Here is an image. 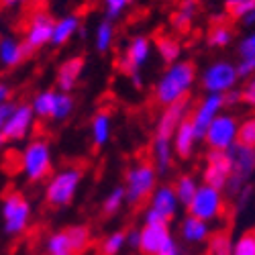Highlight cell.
Listing matches in <instances>:
<instances>
[{
	"label": "cell",
	"mask_w": 255,
	"mask_h": 255,
	"mask_svg": "<svg viewBox=\"0 0 255 255\" xmlns=\"http://www.w3.org/2000/svg\"><path fill=\"white\" fill-rule=\"evenodd\" d=\"M27 49L23 41H16L14 37H2L0 39V63L6 68H16L18 63H23L27 57Z\"/></svg>",
	"instance_id": "obj_26"
},
{
	"label": "cell",
	"mask_w": 255,
	"mask_h": 255,
	"mask_svg": "<svg viewBox=\"0 0 255 255\" xmlns=\"http://www.w3.org/2000/svg\"><path fill=\"white\" fill-rule=\"evenodd\" d=\"M172 186H174V192H176L180 204L188 208V204L194 200V196H196V192H198L200 182H198L192 174H182V176L176 178V182H174Z\"/></svg>",
	"instance_id": "obj_28"
},
{
	"label": "cell",
	"mask_w": 255,
	"mask_h": 255,
	"mask_svg": "<svg viewBox=\"0 0 255 255\" xmlns=\"http://www.w3.org/2000/svg\"><path fill=\"white\" fill-rule=\"evenodd\" d=\"M180 200L174 192V186H157L155 192L149 198V206H147L143 223H172L178 215Z\"/></svg>",
	"instance_id": "obj_10"
},
{
	"label": "cell",
	"mask_w": 255,
	"mask_h": 255,
	"mask_svg": "<svg viewBox=\"0 0 255 255\" xmlns=\"http://www.w3.org/2000/svg\"><path fill=\"white\" fill-rule=\"evenodd\" d=\"M225 14L229 20H243L253 12L255 8V0H225Z\"/></svg>",
	"instance_id": "obj_33"
},
{
	"label": "cell",
	"mask_w": 255,
	"mask_h": 255,
	"mask_svg": "<svg viewBox=\"0 0 255 255\" xmlns=\"http://www.w3.org/2000/svg\"><path fill=\"white\" fill-rule=\"evenodd\" d=\"M186 210H188L190 217L202 219L206 223L219 221L227 210V196H225V192H221V190H217V188L200 184L194 200L188 204Z\"/></svg>",
	"instance_id": "obj_8"
},
{
	"label": "cell",
	"mask_w": 255,
	"mask_h": 255,
	"mask_svg": "<svg viewBox=\"0 0 255 255\" xmlns=\"http://www.w3.org/2000/svg\"><path fill=\"white\" fill-rule=\"evenodd\" d=\"M149 155H151V163L155 165L157 174H167L169 169L174 165V143L172 139H165V137H157L153 135V141H151V149H149Z\"/></svg>",
	"instance_id": "obj_19"
},
{
	"label": "cell",
	"mask_w": 255,
	"mask_h": 255,
	"mask_svg": "<svg viewBox=\"0 0 255 255\" xmlns=\"http://www.w3.org/2000/svg\"><path fill=\"white\" fill-rule=\"evenodd\" d=\"M35 117H37V115H35V111H33L31 104H27V102H16L12 115L8 117L4 129H2L4 139H6V141H23V139L31 133V129H33Z\"/></svg>",
	"instance_id": "obj_16"
},
{
	"label": "cell",
	"mask_w": 255,
	"mask_h": 255,
	"mask_svg": "<svg viewBox=\"0 0 255 255\" xmlns=\"http://www.w3.org/2000/svg\"><path fill=\"white\" fill-rule=\"evenodd\" d=\"M111 133H113V117L109 109H100L90 123V137H92V145L96 149H102V147L111 141Z\"/></svg>",
	"instance_id": "obj_24"
},
{
	"label": "cell",
	"mask_w": 255,
	"mask_h": 255,
	"mask_svg": "<svg viewBox=\"0 0 255 255\" xmlns=\"http://www.w3.org/2000/svg\"><path fill=\"white\" fill-rule=\"evenodd\" d=\"M51 147L45 139H33L20 151V169L29 182H43L51 176Z\"/></svg>",
	"instance_id": "obj_5"
},
{
	"label": "cell",
	"mask_w": 255,
	"mask_h": 255,
	"mask_svg": "<svg viewBox=\"0 0 255 255\" xmlns=\"http://www.w3.org/2000/svg\"><path fill=\"white\" fill-rule=\"evenodd\" d=\"M235 66L239 80H249L251 76H255V57H241Z\"/></svg>",
	"instance_id": "obj_43"
},
{
	"label": "cell",
	"mask_w": 255,
	"mask_h": 255,
	"mask_svg": "<svg viewBox=\"0 0 255 255\" xmlns=\"http://www.w3.org/2000/svg\"><path fill=\"white\" fill-rule=\"evenodd\" d=\"M84 66H86V59L82 55H72L66 61L59 63L57 76H55V84H57L59 92H72L76 88L78 80L84 74Z\"/></svg>",
	"instance_id": "obj_18"
},
{
	"label": "cell",
	"mask_w": 255,
	"mask_h": 255,
	"mask_svg": "<svg viewBox=\"0 0 255 255\" xmlns=\"http://www.w3.org/2000/svg\"><path fill=\"white\" fill-rule=\"evenodd\" d=\"M0 217H2V229L8 237H16L20 233H25L31 221V204L27 196L23 192H16V190L6 192L2 198Z\"/></svg>",
	"instance_id": "obj_7"
},
{
	"label": "cell",
	"mask_w": 255,
	"mask_h": 255,
	"mask_svg": "<svg viewBox=\"0 0 255 255\" xmlns=\"http://www.w3.org/2000/svg\"><path fill=\"white\" fill-rule=\"evenodd\" d=\"M115 37H117V29L113 20H106L102 18L96 31H94V47L98 53H109L113 43H115Z\"/></svg>",
	"instance_id": "obj_30"
},
{
	"label": "cell",
	"mask_w": 255,
	"mask_h": 255,
	"mask_svg": "<svg viewBox=\"0 0 255 255\" xmlns=\"http://www.w3.org/2000/svg\"><path fill=\"white\" fill-rule=\"evenodd\" d=\"M231 178V159L227 151L208 149L204 155V169H202V184L212 186L225 192Z\"/></svg>",
	"instance_id": "obj_13"
},
{
	"label": "cell",
	"mask_w": 255,
	"mask_h": 255,
	"mask_svg": "<svg viewBox=\"0 0 255 255\" xmlns=\"http://www.w3.org/2000/svg\"><path fill=\"white\" fill-rule=\"evenodd\" d=\"M243 25H245V27H253V25H255V8H253V12L243 20Z\"/></svg>",
	"instance_id": "obj_51"
},
{
	"label": "cell",
	"mask_w": 255,
	"mask_h": 255,
	"mask_svg": "<svg viewBox=\"0 0 255 255\" xmlns=\"http://www.w3.org/2000/svg\"><path fill=\"white\" fill-rule=\"evenodd\" d=\"M151 57V41L145 35H137L133 37L129 43L125 45L123 55L119 57V72H123L125 76H129L133 86L143 88V76L141 70Z\"/></svg>",
	"instance_id": "obj_6"
},
{
	"label": "cell",
	"mask_w": 255,
	"mask_h": 255,
	"mask_svg": "<svg viewBox=\"0 0 255 255\" xmlns=\"http://www.w3.org/2000/svg\"><path fill=\"white\" fill-rule=\"evenodd\" d=\"M253 194H255V186H253V184H247V186L241 190V192L231 200L233 212H235V215H241V212H245V210L249 208V202H251Z\"/></svg>",
	"instance_id": "obj_41"
},
{
	"label": "cell",
	"mask_w": 255,
	"mask_h": 255,
	"mask_svg": "<svg viewBox=\"0 0 255 255\" xmlns=\"http://www.w3.org/2000/svg\"><path fill=\"white\" fill-rule=\"evenodd\" d=\"M8 96H10V88L6 86V84H2V82H0V104L8 102Z\"/></svg>",
	"instance_id": "obj_50"
},
{
	"label": "cell",
	"mask_w": 255,
	"mask_h": 255,
	"mask_svg": "<svg viewBox=\"0 0 255 255\" xmlns=\"http://www.w3.org/2000/svg\"><path fill=\"white\" fill-rule=\"evenodd\" d=\"M74 111V96H70V92H57V98H55V109H53V115L51 119L53 121H63L68 119Z\"/></svg>",
	"instance_id": "obj_37"
},
{
	"label": "cell",
	"mask_w": 255,
	"mask_h": 255,
	"mask_svg": "<svg viewBox=\"0 0 255 255\" xmlns=\"http://www.w3.org/2000/svg\"><path fill=\"white\" fill-rule=\"evenodd\" d=\"M127 245V231H113L100 243V255H119Z\"/></svg>",
	"instance_id": "obj_36"
},
{
	"label": "cell",
	"mask_w": 255,
	"mask_h": 255,
	"mask_svg": "<svg viewBox=\"0 0 255 255\" xmlns=\"http://www.w3.org/2000/svg\"><path fill=\"white\" fill-rule=\"evenodd\" d=\"M33 0H0V8H6V10H12V8H20L25 4H31Z\"/></svg>",
	"instance_id": "obj_49"
},
{
	"label": "cell",
	"mask_w": 255,
	"mask_h": 255,
	"mask_svg": "<svg viewBox=\"0 0 255 255\" xmlns=\"http://www.w3.org/2000/svg\"><path fill=\"white\" fill-rule=\"evenodd\" d=\"M223 100H225V109H233L237 104H243V98H241V88H233L229 92L223 94Z\"/></svg>",
	"instance_id": "obj_45"
},
{
	"label": "cell",
	"mask_w": 255,
	"mask_h": 255,
	"mask_svg": "<svg viewBox=\"0 0 255 255\" xmlns=\"http://www.w3.org/2000/svg\"><path fill=\"white\" fill-rule=\"evenodd\" d=\"M82 29V18L78 14H66L55 20V27H53V37H51V45L53 47H61L66 45L68 41L80 33Z\"/></svg>",
	"instance_id": "obj_25"
},
{
	"label": "cell",
	"mask_w": 255,
	"mask_h": 255,
	"mask_svg": "<svg viewBox=\"0 0 255 255\" xmlns=\"http://www.w3.org/2000/svg\"><path fill=\"white\" fill-rule=\"evenodd\" d=\"M200 12V2L198 0H180L178 8L174 10L172 18H169V23H172V29L180 35L188 33L190 27H192V23L196 20Z\"/></svg>",
	"instance_id": "obj_21"
},
{
	"label": "cell",
	"mask_w": 255,
	"mask_h": 255,
	"mask_svg": "<svg viewBox=\"0 0 255 255\" xmlns=\"http://www.w3.org/2000/svg\"><path fill=\"white\" fill-rule=\"evenodd\" d=\"M239 74L237 66L227 59H219L202 72V88L206 94H225L233 88H237Z\"/></svg>",
	"instance_id": "obj_12"
},
{
	"label": "cell",
	"mask_w": 255,
	"mask_h": 255,
	"mask_svg": "<svg viewBox=\"0 0 255 255\" xmlns=\"http://www.w3.org/2000/svg\"><path fill=\"white\" fill-rule=\"evenodd\" d=\"M139 243H141V229L127 231V245L133 247V249H139Z\"/></svg>",
	"instance_id": "obj_48"
},
{
	"label": "cell",
	"mask_w": 255,
	"mask_h": 255,
	"mask_svg": "<svg viewBox=\"0 0 255 255\" xmlns=\"http://www.w3.org/2000/svg\"><path fill=\"white\" fill-rule=\"evenodd\" d=\"M155 49L159 59L165 63V66H174V63L180 61L182 55V43L180 39L174 35H167V33H159L155 37Z\"/></svg>",
	"instance_id": "obj_27"
},
{
	"label": "cell",
	"mask_w": 255,
	"mask_h": 255,
	"mask_svg": "<svg viewBox=\"0 0 255 255\" xmlns=\"http://www.w3.org/2000/svg\"><path fill=\"white\" fill-rule=\"evenodd\" d=\"M241 98H243V104L249 106L251 111H255V76H251L249 80L243 82L241 86Z\"/></svg>",
	"instance_id": "obj_42"
},
{
	"label": "cell",
	"mask_w": 255,
	"mask_h": 255,
	"mask_svg": "<svg viewBox=\"0 0 255 255\" xmlns=\"http://www.w3.org/2000/svg\"><path fill=\"white\" fill-rule=\"evenodd\" d=\"M68 233V239H70V247H72V253L78 255L82 251H86L90 241H92V231L88 225H72L66 229Z\"/></svg>",
	"instance_id": "obj_31"
},
{
	"label": "cell",
	"mask_w": 255,
	"mask_h": 255,
	"mask_svg": "<svg viewBox=\"0 0 255 255\" xmlns=\"http://www.w3.org/2000/svg\"><path fill=\"white\" fill-rule=\"evenodd\" d=\"M231 41H233V27L229 23V16L227 14L212 16V25L206 33V45L212 49H223L231 45Z\"/></svg>",
	"instance_id": "obj_22"
},
{
	"label": "cell",
	"mask_w": 255,
	"mask_h": 255,
	"mask_svg": "<svg viewBox=\"0 0 255 255\" xmlns=\"http://www.w3.org/2000/svg\"><path fill=\"white\" fill-rule=\"evenodd\" d=\"M55 98H57V92L55 90H43V92L35 94V98L31 102L35 115L39 119H51L53 109H55Z\"/></svg>",
	"instance_id": "obj_32"
},
{
	"label": "cell",
	"mask_w": 255,
	"mask_h": 255,
	"mask_svg": "<svg viewBox=\"0 0 255 255\" xmlns=\"http://www.w3.org/2000/svg\"><path fill=\"white\" fill-rule=\"evenodd\" d=\"M123 204H127L125 188H123V186H117V188H113L111 192L104 196V200H102V215H106V217H115L117 212H121Z\"/></svg>",
	"instance_id": "obj_34"
},
{
	"label": "cell",
	"mask_w": 255,
	"mask_h": 255,
	"mask_svg": "<svg viewBox=\"0 0 255 255\" xmlns=\"http://www.w3.org/2000/svg\"><path fill=\"white\" fill-rule=\"evenodd\" d=\"M45 251H47V255H74L72 247H70V239H68L66 229L51 233L47 243H45Z\"/></svg>",
	"instance_id": "obj_35"
},
{
	"label": "cell",
	"mask_w": 255,
	"mask_h": 255,
	"mask_svg": "<svg viewBox=\"0 0 255 255\" xmlns=\"http://www.w3.org/2000/svg\"><path fill=\"white\" fill-rule=\"evenodd\" d=\"M237 51L241 57H255V33H249L239 41Z\"/></svg>",
	"instance_id": "obj_44"
},
{
	"label": "cell",
	"mask_w": 255,
	"mask_h": 255,
	"mask_svg": "<svg viewBox=\"0 0 255 255\" xmlns=\"http://www.w3.org/2000/svg\"><path fill=\"white\" fill-rule=\"evenodd\" d=\"M157 255H188V253H186V251L180 247V243H178V241L172 237V239L167 241V245H165V247H163V249H161Z\"/></svg>",
	"instance_id": "obj_47"
},
{
	"label": "cell",
	"mask_w": 255,
	"mask_h": 255,
	"mask_svg": "<svg viewBox=\"0 0 255 255\" xmlns=\"http://www.w3.org/2000/svg\"><path fill=\"white\" fill-rule=\"evenodd\" d=\"M233 241L231 231L221 229V231H212L210 239L206 241V253L208 255H233Z\"/></svg>",
	"instance_id": "obj_29"
},
{
	"label": "cell",
	"mask_w": 255,
	"mask_h": 255,
	"mask_svg": "<svg viewBox=\"0 0 255 255\" xmlns=\"http://www.w3.org/2000/svg\"><path fill=\"white\" fill-rule=\"evenodd\" d=\"M180 235L186 243L190 245H198V243H206L212 235L210 231V223L202 221V219H196V217H186L180 225Z\"/></svg>",
	"instance_id": "obj_23"
},
{
	"label": "cell",
	"mask_w": 255,
	"mask_h": 255,
	"mask_svg": "<svg viewBox=\"0 0 255 255\" xmlns=\"http://www.w3.org/2000/svg\"><path fill=\"white\" fill-rule=\"evenodd\" d=\"M14 106H16V102H12V100H8V102H4V104H0V133H2L4 125H6V121H8V117L12 115Z\"/></svg>",
	"instance_id": "obj_46"
},
{
	"label": "cell",
	"mask_w": 255,
	"mask_h": 255,
	"mask_svg": "<svg viewBox=\"0 0 255 255\" xmlns=\"http://www.w3.org/2000/svg\"><path fill=\"white\" fill-rule=\"evenodd\" d=\"M196 82V66L192 61H178L174 66H167L161 78L155 84L153 98L159 106H169L176 104L184 98H190V90H192Z\"/></svg>",
	"instance_id": "obj_1"
},
{
	"label": "cell",
	"mask_w": 255,
	"mask_h": 255,
	"mask_svg": "<svg viewBox=\"0 0 255 255\" xmlns=\"http://www.w3.org/2000/svg\"><path fill=\"white\" fill-rule=\"evenodd\" d=\"M237 137H239V121L231 113H221L206 129L204 143L208 149L229 151L237 143Z\"/></svg>",
	"instance_id": "obj_11"
},
{
	"label": "cell",
	"mask_w": 255,
	"mask_h": 255,
	"mask_svg": "<svg viewBox=\"0 0 255 255\" xmlns=\"http://www.w3.org/2000/svg\"><path fill=\"white\" fill-rule=\"evenodd\" d=\"M4 143H6V139H4V135H2V133H0V149L4 147Z\"/></svg>",
	"instance_id": "obj_52"
},
{
	"label": "cell",
	"mask_w": 255,
	"mask_h": 255,
	"mask_svg": "<svg viewBox=\"0 0 255 255\" xmlns=\"http://www.w3.org/2000/svg\"><path fill=\"white\" fill-rule=\"evenodd\" d=\"M174 153L178 159H190L194 155V147L198 141L196 133H194V127H192V121L186 119L180 127H178V131L174 135Z\"/></svg>",
	"instance_id": "obj_20"
},
{
	"label": "cell",
	"mask_w": 255,
	"mask_h": 255,
	"mask_svg": "<svg viewBox=\"0 0 255 255\" xmlns=\"http://www.w3.org/2000/svg\"><path fill=\"white\" fill-rule=\"evenodd\" d=\"M204 255H208V253H204Z\"/></svg>",
	"instance_id": "obj_53"
},
{
	"label": "cell",
	"mask_w": 255,
	"mask_h": 255,
	"mask_svg": "<svg viewBox=\"0 0 255 255\" xmlns=\"http://www.w3.org/2000/svg\"><path fill=\"white\" fill-rule=\"evenodd\" d=\"M227 153L231 159V178L225 188V196L231 202L247 184H251V178L255 174V149L235 143Z\"/></svg>",
	"instance_id": "obj_3"
},
{
	"label": "cell",
	"mask_w": 255,
	"mask_h": 255,
	"mask_svg": "<svg viewBox=\"0 0 255 255\" xmlns=\"http://www.w3.org/2000/svg\"><path fill=\"white\" fill-rule=\"evenodd\" d=\"M192 109H194V104L190 98H184L176 104H169L165 106V109L159 113L157 117V123H155V133L157 137H165V139H172L174 141V135L178 131V127L190 119V115H192Z\"/></svg>",
	"instance_id": "obj_15"
},
{
	"label": "cell",
	"mask_w": 255,
	"mask_h": 255,
	"mask_svg": "<svg viewBox=\"0 0 255 255\" xmlns=\"http://www.w3.org/2000/svg\"><path fill=\"white\" fill-rule=\"evenodd\" d=\"M84 178V169L78 165H68L53 174L45 186V202L51 208H63L68 206L76 194Z\"/></svg>",
	"instance_id": "obj_4"
},
{
	"label": "cell",
	"mask_w": 255,
	"mask_h": 255,
	"mask_svg": "<svg viewBox=\"0 0 255 255\" xmlns=\"http://www.w3.org/2000/svg\"><path fill=\"white\" fill-rule=\"evenodd\" d=\"M133 4V0H104V18L106 20H119L127 8Z\"/></svg>",
	"instance_id": "obj_39"
},
{
	"label": "cell",
	"mask_w": 255,
	"mask_h": 255,
	"mask_svg": "<svg viewBox=\"0 0 255 255\" xmlns=\"http://www.w3.org/2000/svg\"><path fill=\"white\" fill-rule=\"evenodd\" d=\"M169 239H172V233L167 223H143L139 251L143 255H157Z\"/></svg>",
	"instance_id": "obj_17"
},
{
	"label": "cell",
	"mask_w": 255,
	"mask_h": 255,
	"mask_svg": "<svg viewBox=\"0 0 255 255\" xmlns=\"http://www.w3.org/2000/svg\"><path fill=\"white\" fill-rule=\"evenodd\" d=\"M157 186V169L151 163V159H141L133 163L125 174V196L127 204L131 206H141L147 198H151Z\"/></svg>",
	"instance_id": "obj_2"
},
{
	"label": "cell",
	"mask_w": 255,
	"mask_h": 255,
	"mask_svg": "<svg viewBox=\"0 0 255 255\" xmlns=\"http://www.w3.org/2000/svg\"><path fill=\"white\" fill-rule=\"evenodd\" d=\"M53 27H55V18L47 10L37 8L29 16L25 35H23V45H25L27 53H35L39 49H43L45 45H51Z\"/></svg>",
	"instance_id": "obj_9"
},
{
	"label": "cell",
	"mask_w": 255,
	"mask_h": 255,
	"mask_svg": "<svg viewBox=\"0 0 255 255\" xmlns=\"http://www.w3.org/2000/svg\"><path fill=\"white\" fill-rule=\"evenodd\" d=\"M237 143H241V145H245V147H253V149H255V115L245 117V119L239 123V137H237Z\"/></svg>",
	"instance_id": "obj_38"
},
{
	"label": "cell",
	"mask_w": 255,
	"mask_h": 255,
	"mask_svg": "<svg viewBox=\"0 0 255 255\" xmlns=\"http://www.w3.org/2000/svg\"><path fill=\"white\" fill-rule=\"evenodd\" d=\"M223 111H225L223 94H204L198 100V104L192 109V115H190V121H192V127H194V133H196L198 141H204L206 129Z\"/></svg>",
	"instance_id": "obj_14"
},
{
	"label": "cell",
	"mask_w": 255,
	"mask_h": 255,
	"mask_svg": "<svg viewBox=\"0 0 255 255\" xmlns=\"http://www.w3.org/2000/svg\"><path fill=\"white\" fill-rule=\"evenodd\" d=\"M233 255H255V231H245L233 245Z\"/></svg>",
	"instance_id": "obj_40"
}]
</instances>
